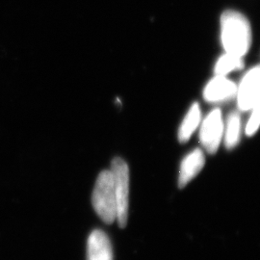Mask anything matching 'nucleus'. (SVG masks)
I'll return each mask as SVG.
<instances>
[{
  "instance_id": "nucleus-1",
  "label": "nucleus",
  "mask_w": 260,
  "mask_h": 260,
  "mask_svg": "<svg viewBox=\"0 0 260 260\" xmlns=\"http://www.w3.org/2000/svg\"><path fill=\"white\" fill-rule=\"evenodd\" d=\"M221 39L225 53L243 57L251 44L249 20L239 12L225 11L221 17Z\"/></svg>"
},
{
  "instance_id": "nucleus-2",
  "label": "nucleus",
  "mask_w": 260,
  "mask_h": 260,
  "mask_svg": "<svg viewBox=\"0 0 260 260\" xmlns=\"http://www.w3.org/2000/svg\"><path fill=\"white\" fill-rule=\"evenodd\" d=\"M93 209L105 223L117 219V201L114 177L111 171L105 170L99 175L92 196Z\"/></svg>"
},
{
  "instance_id": "nucleus-3",
  "label": "nucleus",
  "mask_w": 260,
  "mask_h": 260,
  "mask_svg": "<svg viewBox=\"0 0 260 260\" xmlns=\"http://www.w3.org/2000/svg\"><path fill=\"white\" fill-rule=\"evenodd\" d=\"M111 172L114 177L117 221L120 228H125L128 217V195H129V169L126 162L120 157L113 159Z\"/></svg>"
},
{
  "instance_id": "nucleus-4",
  "label": "nucleus",
  "mask_w": 260,
  "mask_h": 260,
  "mask_svg": "<svg viewBox=\"0 0 260 260\" xmlns=\"http://www.w3.org/2000/svg\"><path fill=\"white\" fill-rule=\"evenodd\" d=\"M223 135L222 112L214 109L203 121L200 131V140L208 153H215L220 146Z\"/></svg>"
},
{
  "instance_id": "nucleus-5",
  "label": "nucleus",
  "mask_w": 260,
  "mask_h": 260,
  "mask_svg": "<svg viewBox=\"0 0 260 260\" xmlns=\"http://www.w3.org/2000/svg\"><path fill=\"white\" fill-rule=\"evenodd\" d=\"M237 103L242 111L251 110L260 100V66L249 71L237 87Z\"/></svg>"
},
{
  "instance_id": "nucleus-6",
  "label": "nucleus",
  "mask_w": 260,
  "mask_h": 260,
  "mask_svg": "<svg viewBox=\"0 0 260 260\" xmlns=\"http://www.w3.org/2000/svg\"><path fill=\"white\" fill-rule=\"evenodd\" d=\"M237 86L225 76L216 75L205 87L204 98L208 103H218L236 95Z\"/></svg>"
},
{
  "instance_id": "nucleus-7",
  "label": "nucleus",
  "mask_w": 260,
  "mask_h": 260,
  "mask_svg": "<svg viewBox=\"0 0 260 260\" xmlns=\"http://www.w3.org/2000/svg\"><path fill=\"white\" fill-rule=\"evenodd\" d=\"M205 158L201 149H194L186 156L180 166L178 187L184 188L205 166Z\"/></svg>"
},
{
  "instance_id": "nucleus-8",
  "label": "nucleus",
  "mask_w": 260,
  "mask_h": 260,
  "mask_svg": "<svg viewBox=\"0 0 260 260\" xmlns=\"http://www.w3.org/2000/svg\"><path fill=\"white\" fill-rule=\"evenodd\" d=\"M88 260H113L112 247L107 234L96 230L88 238Z\"/></svg>"
},
{
  "instance_id": "nucleus-9",
  "label": "nucleus",
  "mask_w": 260,
  "mask_h": 260,
  "mask_svg": "<svg viewBox=\"0 0 260 260\" xmlns=\"http://www.w3.org/2000/svg\"><path fill=\"white\" fill-rule=\"evenodd\" d=\"M201 121V108L199 103H195L188 113L186 114L184 120L181 122L178 130V140L180 143H185L191 138L192 134L197 129Z\"/></svg>"
},
{
  "instance_id": "nucleus-10",
  "label": "nucleus",
  "mask_w": 260,
  "mask_h": 260,
  "mask_svg": "<svg viewBox=\"0 0 260 260\" xmlns=\"http://www.w3.org/2000/svg\"><path fill=\"white\" fill-rule=\"evenodd\" d=\"M241 119L238 112H232L226 120L224 129V145L228 149H233L240 140Z\"/></svg>"
},
{
  "instance_id": "nucleus-11",
  "label": "nucleus",
  "mask_w": 260,
  "mask_h": 260,
  "mask_svg": "<svg viewBox=\"0 0 260 260\" xmlns=\"http://www.w3.org/2000/svg\"><path fill=\"white\" fill-rule=\"evenodd\" d=\"M243 67H244L243 57L225 53L217 61L214 71L216 75L225 76L234 70H240Z\"/></svg>"
},
{
  "instance_id": "nucleus-12",
  "label": "nucleus",
  "mask_w": 260,
  "mask_h": 260,
  "mask_svg": "<svg viewBox=\"0 0 260 260\" xmlns=\"http://www.w3.org/2000/svg\"><path fill=\"white\" fill-rule=\"evenodd\" d=\"M251 118L247 123V127H246V134L248 136L253 135L260 126V100L253 105V107L251 108Z\"/></svg>"
}]
</instances>
